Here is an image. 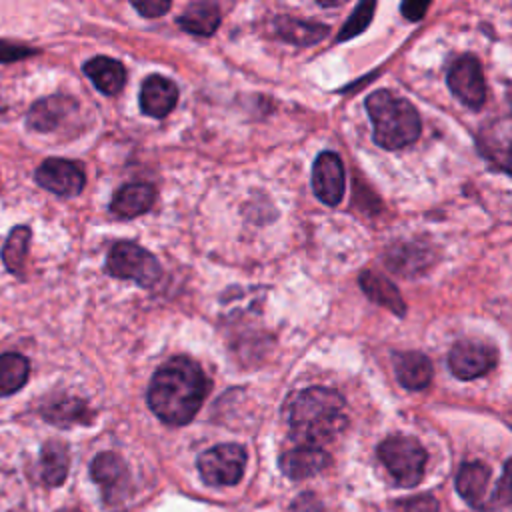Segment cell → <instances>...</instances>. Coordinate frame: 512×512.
<instances>
[{
	"label": "cell",
	"mask_w": 512,
	"mask_h": 512,
	"mask_svg": "<svg viewBox=\"0 0 512 512\" xmlns=\"http://www.w3.org/2000/svg\"><path fill=\"white\" fill-rule=\"evenodd\" d=\"M450 92L468 108L478 110L486 100V84L480 62L472 54L454 60L446 76Z\"/></svg>",
	"instance_id": "cell-7"
},
{
	"label": "cell",
	"mask_w": 512,
	"mask_h": 512,
	"mask_svg": "<svg viewBox=\"0 0 512 512\" xmlns=\"http://www.w3.org/2000/svg\"><path fill=\"white\" fill-rule=\"evenodd\" d=\"M284 418L300 446H318L334 440L348 424L342 394L324 386L294 392L284 404Z\"/></svg>",
	"instance_id": "cell-2"
},
{
	"label": "cell",
	"mask_w": 512,
	"mask_h": 512,
	"mask_svg": "<svg viewBox=\"0 0 512 512\" xmlns=\"http://www.w3.org/2000/svg\"><path fill=\"white\" fill-rule=\"evenodd\" d=\"M32 54H36V50H34V48L18 46V44H10V42L0 40V62H2V64L16 62V60H22V58L32 56Z\"/></svg>",
	"instance_id": "cell-27"
},
{
	"label": "cell",
	"mask_w": 512,
	"mask_h": 512,
	"mask_svg": "<svg viewBox=\"0 0 512 512\" xmlns=\"http://www.w3.org/2000/svg\"><path fill=\"white\" fill-rule=\"evenodd\" d=\"M374 8H376L374 2H360V4L354 8L352 16H350V18L346 20V24L342 26V30H340V34H338V42H344V40H348V38L358 36L360 32H364V28H366V26L370 24V20H372Z\"/></svg>",
	"instance_id": "cell-26"
},
{
	"label": "cell",
	"mask_w": 512,
	"mask_h": 512,
	"mask_svg": "<svg viewBox=\"0 0 512 512\" xmlns=\"http://www.w3.org/2000/svg\"><path fill=\"white\" fill-rule=\"evenodd\" d=\"M178 102V88L172 80L152 74L142 82L140 88V108L152 118H164L172 112Z\"/></svg>",
	"instance_id": "cell-13"
},
{
	"label": "cell",
	"mask_w": 512,
	"mask_h": 512,
	"mask_svg": "<svg viewBox=\"0 0 512 512\" xmlns=\"http://www.w3.org/2000/svg\"><path fill=\"white\" fill-rule=\"evenodd\" d=\"M346 174L338 154L322 152L316 156L312 166V188L314 194L328 206L340 204L344 196Z\"/></svg>",
	"instance_id": "cell-10"
},
{
	"label": "cell",
	"mask_w": 512,
	"mask_h": 512,
	"mask_svg": "<svg viewBox=\"0 0 512 512\" xmlns=\"http://www.w3.org/2000/svg\"><path fill=\"white\" fill-rule=\"evenodd\" d=\"M498 362V352L490 344L460 340L448 352V366L460 380H474L488 374Z\"/></svg>",
	"instance_id": "cell-8"
},
{
	"label": "cell",
	"mask_w": 512,
	"mask_h": 512,
	"mask_svg": "<svg viewBox=\"0 0 512 512\" xmlns=\"http://www.w3.org/2000/svg\"><path fill=\"white\" fill-rule=\"evenodd\" d=\"M394 362V372L398 382L406 390H422L430 384L432 380V362L426 354L422 352H396L392 356Z\"/></svg>",
	"instance_id": "cell-15"
},
{
	"label": "cell",
	"mask_w": 512,
	"mask_h": 512,
	"mask_svg": "<svg viewBox=\"0 0 512 512\" xmlns=\"http://www.w3.org/2000/svg\"><path fill=\"white\" fill-rule=\"evenodd\" d=\"M28 244H30V228L24 226V224L14 226L10 230V234H8V238H6L4 248H2L4 266L14 276H22L24 274V262H26Z\"/></svg>",
	"instance_id": "cell-24"
},
{
	"label": "cell",
	"mask_w": 512,
	"mask_h": 512,
	"mask_svg": "<svg viewBox=\"0 0 512 512\" xmlns=\"http://www.w3.org/2000/svg\"><path fill=\"white\" fill-rule=\"evenodd\" d=\"M364 104L374 126V142L380 148L398 150L418 140L420 114L406 98L394 96L390 90H374Z\"/></svg>",
	"instance_id": "cell-3"
},
{
	"label": "cell",
	"mask_w": 512,
	"mask_h": 512,
	"mask_svg": "<svg viewBox=\"0 0 512 512\" xmlns=\"http://www.w3.org/2000/svg\"><path fill=\"white\" fill-rule=\"evenodd\" d=\"M142 16L146 18H158L162 16L164 12L170 10V2L166 0H144V2H134L132 4Z\"/></svg>",
	"instance_id": "cell-28"
},
{
	"label": "cell",
	"mask_w": 512,
	"mask_h": 512,
	"mask_svg": "<svg viewBox=\"0 0 512 512\" xmlns=\"http://www.w3.org/2000/svg\"><path fill=\"white\" fill-rule=\"evenodd\" d=\"M378 456L396 484L412 488L422 480L426 450L412 436H390L378 446Z\"/></svg>",
	"instance_id": "cell-4"
},
{
	"label": "cell",
	"mask_w": 512,
	"mask_h": 512,
	"mask_svg": "<svg viewBox=\"0 0 512 512\" xmlns=\"http://www.w3.org/2000/svg\"><path fill=\"white\" fill-rule=\"evenodd\" d=\"M42 414L48 422L58 424V426H70L74 422H84L88 416V408L82 400L78 398H70V396H62V398H54L50 400L44 408Z\"/></svg>",
	"instance_id": "cell-25"
},
{
	"label": "cell",
	"mask_w": 512,
	"mask_h": 512,
	"mask_svg": "<svg viewBox=\"0 0 512 512\" xmlns=\"http://www.w3.org/2000/svg\"><path fill=\"white\" fill-rule=\"evenodd\" d=\"M106 270L110 276L134 280L142 288L154 286L162 276L160 262L148 250L128 240L116 242L110 248L106 258Z\"/></svg>",
	"instance_id": "cell-5"
},
{
	"label": "cell",
	"mask_w": 512,
	"mask_h": 512,
	"mask_svg": "<svg viewBox=\"0 0 512 512\" xmlns=\"http://www.w3.org/2000/svg\"><path fill=\"white\" fill-rule=\"evenodd\" d=\"M428 6H430L428 2H402L400 10H402V14H404L406 20L416 22V20H420V18L426 14Z\"/></svg>",
	"instance_id": "cell-30"
},
{
	"label": "cell",
	"mask_w": 512,
	"mask_h": 512,
	"mask_svg": "<svg viewBox=\"0 0 512 512\" xmlns=\"http://www.w3.org/2000/svg\"><path fill=\"white\" fill-rule=\"evenodd\" d=\"M36 182L58 196H74L84 188V170L80 164L64 158H48L36 170Z\"/></svg>",
	"instance_id": "cell-9"
},
{
	"label": "cell",
	"mask_w": 512,
	"mask_h": 512,
	"mask_svg": "<svg viewBox=\"0 0 512 512\" xmlns=\"http://www.w3.org/2000/svg\"><path fill=\"white\" fill-rule=\"evenodd\" d=\"M274 30L282 40L296 44V46L316 44L328 34V26L316 24V22H306V20L292 18V16L274 18Z\"/></svg>",
	"instance_id": "cell-20"
},
{
	"label": "cell",
	"mask_w": 512,
	"mask_h": 512,
	"mask_svg": "<svg viewBox=\"0 0 512 512\" xmlns=\"http://www.w3.org/2000/svg\"><path fill=\"white\" fill-rule=\"evenodd\" d=\"M78 110L76 100L70 96H48L32 104L26 116L28 128L36 132H52L62 126Z\"/></svg>",
	"instance_id": "cell-12"
},
{
	"label": "cell",
	"mask_w": 512,
	"mask_h": 512,
	"mask_svg": "<svg viewBox=\"0 0 512 512\" xmlns=\"http://www.w3.org/2000/svg\"><path fill=\"white\" fill-rule=\"evenodd\" d=\"M6 110V104L2 102V98H0V112H4Z\"/></svg>",
	"instance_id": "cell-31"
},
{
	"label": "cell",
	"mask_w": 512,
	"mask_h": 512,
	"mask_svg": "<svg viewBox=\"0 0 512 512\" xmlns=\"http://www.w3.org/2000/svg\"><path fill=\"white\" fill-rule=\"evenodd\" d=\"M178 26L196 36H212L220 26V10L210 2H194L178 16Z\"/></svg>",
	"instance_id": "cell-21"
},
{
	"label": "cell",
	"mask_w": 512,
	"mask_h": 512,
	"mask_svg": "<svg viewBox=\"0 0 512 512\" xmlns=\"http://www.w3.org/2000/svg\"><path fill=\"white\" fill-rule=\"evenodd\" d=\"M488 482H490V468L482 462H466L456 476V488L460 496L476 508H480L484 502Z\"/></svg>",
	"instance_id": "cell-19"
},
{
	"label": "cell",
	"mask_w": 512,
	"mask_h": 512,
	"mask_svg": "<svg viewBox=\"0 0 512 512\" xmlns=\"http://www.w3.org/2000/svg\"><path fill=\"white\" fill-rule=\"evenodd\" d=\"M90 474L96 484H100L106 502H118L128 494V468L124 460L112 452L98 454L90 464Z\"/></svg>",
	"instance_id": "cell-11"
},
{
	"label": "cell",
	"mask_w": 512,
	"mask_h": 512,
	"mask_svg": "<svg viewBox=\"0 0 512 512\" xmlns=\"http://www.w3.org/2000/svg\"><path fill=\"white\" fill-rule=\"evenodd\" d=\"M68 462H70L68 448L62 442L58 440L46 442L40 452V468H42L44 482L50 486L62 484L68 474Z\"/></svg>",
	"instance_id": "cell-23"
},
{
	"label": "cell",
	"mask_w": 512,
	"mask_h": 512,
	"mask_svg": "<svg viewBox=\"0 0 512 512\" xmlns=\"http://www.w3.org/2000/svg\"><path fill=\"white\" fill-rule=\"evenodd\" d=\"M246 452L240 444H218L198 458V472L210 486H232L242 478Z\"/></svg>",
	"instance_id": "cell-6"
},
{
	"label": "cell",
	"mask_w": 512,
	"mask_h": 512,
	"mask_svg": "<svg viewBox=\"0 0 512 512\" xmlns=\"http://www.w3.org/2000/svg\"><path fill=\"white\" fill-rule=\"evenodd\" d=\"M404 508H406V512H438V502L432 496L422 494V496L406 500Z\"/></svg>",
	"instance_id": "cell-29"
},
{
	"label": "cell",
	"mask_w": 512,
	"mask_h": 512,
	"mask_svg": "<svg viewBox=\"0 0 512 512\" xmlns=\"http://www.w3.org/2000/svg\"><path fill=\"white\" fill-rule=\"evenodd\" d=\"M30 374V362L18 352L0 354V396L18 392Z\"/></svg>",
	"instance_id": "cell-22"
},
{
	"label": "cell",
	"mask_w": 512,
	"mask_h": 512,
	"mask_svg": "<svg viewBox=\"0 0 512 512\" xmlns=\"http://www.w3.org/2000/svg\"><path fill=\"white\" fill-rule=\"evenodd\" d=\"M156 192L152 184L146 182H132L122 186L112 202H110V212L118 218H134L138 214H144L152 204H154Z\"/></svg>",
	"instance_id": "cell-16"
},
{
	"label": "cell",
	"mask_w": 512,
	"mask_h": 512,
	"mask_svg": "<svg viewBox=\"0 0 512 512\" xmlns=\"http://www.w3.org/2000/svg\"><path fill=\"white\" fill-rule=\"evenodd\" d=\"M84 74L92 80V84L106 96H114L122 90L126 82V70L124 66L108 56H96L90 58L84 64Z\"/></svg>",
	"instance_id": "cell-17"
},
{
	"label": "cell",
	"mask_w": 512,
	"mask_h": 512,
	"mask_svg": "<svg viewBox=\"0 0 512 512\" xmlns=\"http://www.w3.org/2000/svg\"><path fill=\"white\" fill-rule=\"evenodd\" d=\"M358 280H360L362 292H364L372 302H376V304L388 308V310L394 312L396 316H404V312H406L404 300H402L400 292L396 290V286H394L388 278L380 276V274L374 272V270H364Z\"/></svg>",
	"instance_id": "cell-18"
},
{
	"label": "cell",
	"mask_w": 512,
	"mask_h": 512,
	"mask_svg": "<svg viewBox=\"0 0 512 512\" xmlns=\"http://www.w3.org/2000/svg\"><path fill=\"white\" fill-rule=\"evenodd\" d=\"M328 466L330 456L318 446H296L280 456V468L292 480L310 478Z\"/></svg>",
	"instance_id": "cell-14"
},
{
	"label": "cell",
	"mask_w": 512,
	"mask_h": 512,
	"mask_svg": "<svg viewBox=\"0 0 512 512\" xmlns=\"http://www.w3.org/2000/svg\"><path fill=\"white\" fill-rule=\"evenodd\" d=\"M208 388L210 382L202 368L186 356H176L152 376L148 406L162 422L184 426L198 414Z\"/></svg>",
	"instance_id": "cell-1"
}]
</instances>
